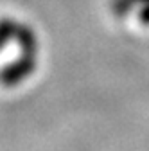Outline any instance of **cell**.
<instances>
[{"instance_id":"obj_2","label":"cell","mask_w":149,"mask_h":151,"mask_svg":"<svg viewBox=\"0 0 149 151\" xmlns=\"http://www.w3.org/2000/svg\"><path fill=\"white\" fill-rule=\"evenodd\" d=\"M16 38H18V43H20L24 54L34 56L36 47H38V42H36L34 32L29 27H16Z\"/></svg>"},{"instance_id":"obj_3","label":"cell","mask_w":149,"mask_h":151,"mask_svg":"<svg viewBox=\"0 0 149 151\" xmlns=\"http://www.w3.org/2000/svg\"><path fill=\"white\" fill-rule=\"evenodd\" d=\"M13 34H16V24L14 22H11V20H2L0 22V49L7 43V40Z\"/></svg>"},{"instance_id":"obj_1","label":"cell","mask_w":149,"mask_h":151,"mask_svg":"<svg viewBox=\"0 0 149 151\" xmlns=\"http://www.w3.org/2000/svg\"><path fill=\"white\" fill-rule=\"evenodd\" d=\"M34 56H27L24 54L22 60H18L11 65H7L2 72H0V81H2L6 86H16L20 81H24L25 78L34 72Z\"/></svg>"}]
</instances>
